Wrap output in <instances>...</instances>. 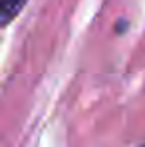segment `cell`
Masks as SVG:
<instances>
[{
    "mask_svg": "<svg viewBox=\"0 0 145 147\" xmlns=\"http://www.w3.org/2000/svg\"><path fill=\"white\" fill-rule=\"evenodd\" d=\"M28 0H0V26L10 24L26 6Z\"/></svg>",
    "mask_w": 145,
    "mask_h": 147,
    "instance_id": "6da1fadb",
    "label": "cell"
},
{
    "mask_svg": "<svg viewBox=\"0 0 145 147\" xmlns=\"http://www.w3.org/2000/svg\"><path fill=\"white\" fill-rule=\"evenodd\" d=\"M141 147H145V143H143V145H141Z\"/></svg>",
    "mask_w": 145,
    "mask_h": 147,
    "instance_id": "7a4b0ae2",
    "label": "cell"
}]
</instances>
